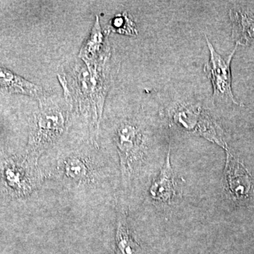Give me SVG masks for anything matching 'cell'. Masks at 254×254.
Returning <instances> with one entry per match:
<instances>
[{
	"label": "cell",
	"mask_w": 254,
	"mask_h": 254,
	"mask_svg": "<svg viewBox=\"0 0 254 254\" xmlns=\"http://www.w3.org/2000/svg\"><path fill=\"white\" fill-rule=\"evenodd\" d=\"M111 55L95 62L75 64L69 82L60 80L65 98L82 114L91 118L95 130L99 128L105 98L111 83L109 62Z\"/></svg>",
	"instance_id": "obj_1"
},
{
	"label": "cell",
	"mask_w": 254,
	"mask_h": 254,
	"mask_svg": "<svg viewBox=\"0 0 254 254\" xmlns=\"http://www.w3.org/2000/svg\"><path fill=\"white\" fill-rule=\"evenodd\" d=\"M39 103L29 139L30 154L36 158L63 135L73 111L71 103L65 97L59 100L48 96Z\"/></svg>",
	"instance_id": "obj_2"
},
{
	"label": "cell",
	"mask_w": 254,
	"mask_h": 254,
	"mask_svg": "<svg viewBox=\"0 0 254 254\" xmlns=\"http://www.w3.org/2000/svg\"><path fill=\"white\" fill-rule=\"evenodd\" d=\"M172 120L184 131L205 138L227 150L221 127L206 111L193 105H180L171 113Z\"/></svg>",
	"instance_id": "obj_3"
},
{
	"label": "cell",
	"mask_w": 254,
	"mask_h": 254,
	"mask_svg": "<svg viewBox=\"0 0 254 254\" xmlns=\"http://www.w3.org/2000/svg\"><path fill=\"white\" fill-rule=\"evenodd\" d=\"M205 39L210 51V58L208 63L205 64L203 71L213 85V100L216 99V98L230 99L235 104L239 105L232 93L230 70V64L236 51L237 45L230 55L222 57L217 53L207 37Z\"/></svg>",
	"instance_id": "obj_4"
},
{
	"label": "cell",
	"mask_w": 254,
	"mask_h": 254,
	"mask_svg": "<svg viewBox=\"0 0 254 254\" xmlns=\"http://www.w3.org/2000/svg\"><path fill=\"white\" fill-rule=\"evenodd\" d=\"M115 142L123 175L129 177L142 157L143 136L141 129L134 124L128 122L122 123L117 129Z\"/></svg>",
	"instance_id": "obj_5"
},
{
	"label": "cell",
	"mask_w": 254,
	"mask_h": 254,
	"mask_svg": "<svg viewBox=\"0 0 254 254\" xmlns=\"http://www.w3.org/2000/svg\"><path fill=\"white\" fill-rule=\"evenodd\" d=\"M225 178L229 191L236 199H243L250 195L253 182L250 173L242 163L227 150Z\"/></svg>",
	"instance_id": "obj_6"
},
{
	"label": "cell",
	"mask_w": 254,
	"mask_h": 254,
	"mask_svg": "<svg viewBox=\"0 0 254 254\" xmlns=\"http://www.w3.org/2000/svg\"><path fill=\"white\" fill-rule=\"evenodd\" d=\"M0 92L29 95L41 101L49 94L42 87L31 83L9 70L0 67Z\"/></svg>",
	"instance_id": "obj_7"
},
{
	"label": "cell",
	"mask_w": 254,
	"mask_h": 254,
	"mask_svg": "<svg viewBox=\"0 0 254 254\" xmlns=\"http://www.w3.org/2000/svg\"><path fill=\"white\" fill-rule=\"evenodd\" d=\"M108 38L100 26L99 18L96 16L89 37L79 53L80 59L84 62H95L111 55Z\"/></svg>",
	"instance_id": "obj_8"
},
{
	"label": "cell",
	"mask_w": 254,
	"mask_h": 254,
	"mask_svg": "<svg viewBox=\"0 0 254 254\" xmlns=\"http://www.w3.org/2000/svg\"><path fill=\"white\" fill-rule=\"evenodd\" d=\"M170 145L163 170L150 188V194L153 199L170 203L176 195L175 175L170 163Z\"/></svg>",
	"instance_id": "obj_9"
},
{
	"label": "cell",
	"mask_w": 254,
	"mask_h": 254,
	"mask_svg": "<svg viewBox=\"0 0 254 254\" xmlns=\"http://www.w3.org/2000/svg\"><path fill=\"white\" fill-rule=\"evenodd\" d=\"M232 37L237 45L254 44V16L249 11L230 10Z\"/></svg>",
	"instance_id": "obj_10"
},
{
	"label": "cell",
	"mask_w": 254,
	"mask_h": 254,
	"mask_svg": "<svg viewBox=\"0 0 254 254\" xmlns=\"http://www.w3.org/2000/svg\"><path fill=\"white\" fill-rule=\"evenodd\" d=\"M117 254H138L139 246L132 238L125 216L119 220L116 235Z\"/></svg>",
	"instance_id": "obj_11"
},
{
	"label": "cell",
	"mask_w": 254,
	"mask_h": 254,
	"mask_svg": "<svg viewBox=\"0 0 254 254\" xmlns=\"http://www.w3.org/2000/svg\"><path fill=\"white\" fill-rule=\"evenodd\" d=\"M64 170L68 177L75 180H83L88 173L84 160L77 156L69 157L65 161Z\"/></svg>",
	"instance_id": "obj_12"
},
{
	"label": "cell",
	"mask_w": 254,
	"mask_h": 254,
	"mask_svg": "<svg viewBox=\"0 0 254 254\" xmlns=\"http://www.w3.org/2000/svg\"><path fill=\"white\" fill-rule=\"evenodd\" d=\"M4 181L6 182L8 186L13 190H16L18 191L23 190H26L27 186L23 185V175L21 174V170L16 168V167L8 166L6 170H4Z\"/></svg>",
	"instance_id": "obj_13"
},
{
	"label": "cell",
	"mask_w": 254,
	"mask_h": 254,
	"mask_svg": "<svg viewBox=\"0 0 254 254\" xmlns=\"http://www.w3.org/2000/svg\"><path fill=\"white\" fill-rule=\"evenodd\" d=\"M114 31L122 34L135 36L137 34L136 25L127 14L118 15L113 21Z\"/></svg>",
	"instance_id": "obj_14"
}]
</instances>
